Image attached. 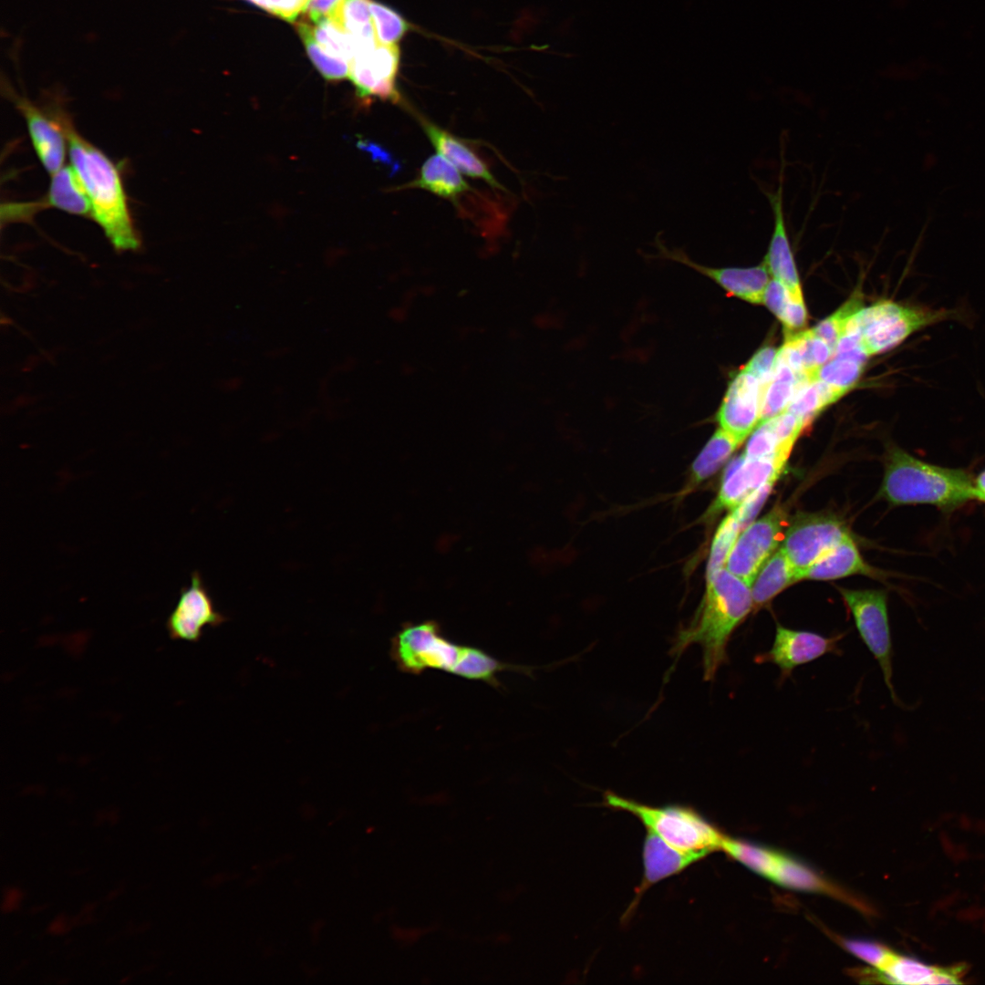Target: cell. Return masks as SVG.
I'll use <instances>...</instances> for the list:
<instances>
[{
    "instance_id": "7a4b0ae2",
    "label": "cell",
    "mask_w": 985,
    "mask_h": 985,
    "mask_svg": "<svg viewBox=\"0 0 985 985\" xmlns=\"http://www.w3.org/2000/svg\"><path fill=\"white\" fill-rule=\"evenodd\" d=\"M753 610L751 586L726 568L707 578L706 592L691 620L676 634L670 648L674 663L691 645L702 652L703 679H714L729 661L728 644Z\"/></svg>"
},
{
    "instance_id": "b9f144b4",
    "label": "cell",
    "mask_w": 985,
    "mask_h": 985,
    "mask_svg": "<svg viewBox=\"0 0 985 985\" xmlns=\"http://www.w3.org/2000/svg\"><path fill=\"white\" fill-rule=\"evenodd\" d=\"M779 319L788 331L804 327L807 322V312L804 299L792 298Z\"/></svg>"
},
{
    "instance_id": "d4e9b609",
    "label": "cell",
    "mask_w": 985,
    "mask_h": 985,
    "mask_svg": "<svg viewBox=\"0 0 985 985\" xmlns=\"http://www.w3.org/2000/svg\"><path fill=\"white\" fill-rule=\"evenodd\" d=\"M802 382L788 365L777 358L771 379L761 387L759 423L783 412Z\"/></svg>"
},
{
    "instance_id": "7402d4cb",
    "label": "cell",
    "mask_w": 985,
    "mask_h": 985,
    "mask_svg": "<svg viewBox=\"0 0 985 985\" xmlns=\"http://www.w3.org/2000/svg\"><path fill=\"white\" fill-rule=\"evenodd\" d=\"M399 188L422 189L455 203L461 195L471 190L460 171L439 153L423 162L415 180Z\"/></svg>"
},
{
    "instance_id": "ac0fdd59",
    "label": "cell",
    "mask_w": 985,
    "mask_h": 985,
    "mask_svg": "<svg viewBox=\"0 0 985 985\" xmlns=\"http://www.w3.org/2000/svg\"><path fill=\"white\" fill-rule=\"evenodd\" d=\"M767 197L772 211L773 228L762 262L770 275L784 285L793 299H803L798 271L788 236L782 184L774 192L767 193Z\"/></svg>"
},
{
    "instance_id": "4fadbf2b",
    "label": "cell",
    "mask_w": 985,
    "mask_h": 985,
    "mask_svg": "<svg viewBox=\"0 0 985 985\" xmlns=\"http://www.w3.org/2000/svg\"><path fill=\"white\" fill-rule=\"evenodd\" d=\"M788 460L783 458L751 459L742 453L734 458L725 470L715 502L708 516L723 510H733L752 493L769 483H775Z\"/></svg>"
},
{
    "instance_id": "d6986e66",
    "label": "cell",
    "mask_w": 985,
    "mask_h": 985,
    "mask_svg": "<svg viewBox=\"0 0 985 985\" xmlns=\"http://www.w3.org/2000/svg\"><path fill=\"white\" fill-rule=\"evenodd\" d=\"M707 855L708 854L703 852L676 848L648 830L643 845V879L637 891L636 899H639L652 885L682 872Z\"/></svg>"
},
{
    "instance_id": "f6af8a7d",
    "label": "cell",
    "mask_w": 985,
    "mask_h": 985,
    "mask_svg": "<svg viewBox=\"0 0 985 985\" xmlns=\"http://www.w3.org/2000/svg\"><path fill=\"white\" fill-rule=\"evenodd\" d=\"M956 970L937 969L928 981V984H956L959 983Z\"/></svg>"
},
{
    "instance_id": "30bf717a",
    "label": "cell",
    "mask_w": 985,
    "mask_h": 985,
    "mask_svg": "<svg viewBox=\"0 0 985 985\" xmlns=\"http://www.w3.org/2000/svg\"><path fill=\"white\" fill-rule=\"evenodd\" d=\"M844 634L825 637L807 630H797L777 624L772 647L754 657L758 664L770 663L778 667L780 679L789 678L794 669L812 662L826 654L839 655V643Z\"/></svg>"
},
{
    "instance_id": "f35d334b",
    "label": "cell",
    "mask_w": 985,
    "mask_h": 985,
    "mask_svg": "<svg viewBox=\"0 0 985 985\" xmlns=\"http://www.w3.org/2000/svg\"><path fill=\"white\" fill-rule=\"evenodd\" d=\"M778 350L771 346L763 347L758 350L743 368L744 370L753 375L762 387L772 378Z\"/></svg>"
},
{
    "instance_id": "5b68a950",
    "label": "cell",
    "mask_w": 985,
    "mask_h": 985,
    "mask_svg": "<svg viewBox=\"0 0 985 985\" xmlns=\"http://www.w3.org/2000/svg\"><path fill=\"white\" fill-rule=\"evenodd\" d=\"M948 320H962V313L885 300L862 307L849 318L844 330L860 333L863 347L871 356L890 350L912 334Z\"/></svg>"
},
{
    "instance_id": "f546056e",
    "label": "cell",
    "mask_w": 985,
    "mask_h": 985,
    "mask_svg": "<svg viewBox=\"0 0 985 985\" xmlns=\"http://www.w3.org/2000/svg\"><path fill=\"white\" fill-rule=\"evenodd\" d=\"M296 27L309 58L326 79L340 80L348 77L349 62L332 56L321 47L314 38L312 26L298 23Z\"/></svg>"
},
{
    "instance_id": "6da1fadb",
    "label": "cell",
    "mask_w": 985,
    "mask_h": 985,
    "mask_svg": "<svg viewBox=\"0 0 985 985\" xmlns=\"http://www.w3.org/2000/svg\"><path fill=\"white\" fill-rule=\"evenodd\" d=\"M48 110L67 138L70 165L90 201L92 219L116 251L140 249V239L130 215L118 167L78 132L71 117L61 107L55 105Z\"/></svg>"
},
{
    "instance_id": "7bdbcfd3",
    "label": "cell",
    "mask_w": 985,
    "mask_h": 985,
    "mask_svg": "<svg viewBox=\"0 0 985 985\" xmlns=\"http://www.w3.org/2000/svg\"><path fill=\"white\" fill-rule=\"evenodd\" d=\"M358 146L371 155L372 161H378L390 169V173H395L399 169V163L393 155L382 146L368 140H359Z\"/></svg>"
},
{
    "instance_id": "8d00e7d4",
    "label": "cell",
    "mask_w": 985,
    "mask_h": 985,
    "mask_svg": "<svg viewBox=\"0 0 985 985\" xmlns=\"http://www.w3.org/2000/svg\"><path fill=\"white\" fill-rule=\"evenodd\" d=\"M861 308V299L853 297L833 315L817 324L812 330L818 337L823 339L833 350V353H835L836 344L847 321Z\"/></svg>"
},
{
    "instance_id": "c3c4849f",
    "label": "cell",
    "mask_w": 985,
    "mask_h": 985,
    "mask_svg": "<svg viewBox=\"0 0 985 985\" xmlns=\"http://www.w3.org/2000/svg\"><path fill=\"white\" fill-rule=\"evenodd\" d=\"M309 1V0H308Z\"/></svg>"
},
{
    "instance_id": "5bb4252c",
    "label": "cell",
    "mask_w": 985,
    "mask_h": 985,
    "mask_svg": "<svg viewBox=\"0 0 985 985\" xmlns=\"http://www.w3.org/2000/svg\"><path fill=\"white\" fill-rule=\"evenodd\" d=\"M399 57L398 45L378 44L373 49L352 59L348 78L357 96L365 103L373 98L399 102L401 98L396 86Z\"/></svg>"
},
{
    "instance_id": "4316f807",
    "label": "cell",
    "mask_w": 985,
    "mask_h": 985,
    "mask_svg": "<svg viewBox=\"0 0 985 985\" xmlns=\"http://www.w3.org/2000/svg\"><path fill=\"white\" fill-rule=\"evenodd\" d=\"M741 443L742 441L719 428L691 465L690 488L700 484L718 472Z\"/></svg>"
},
{
    "instance_id": "484cf974",
    "label": "cell",
    "mask_w": 985,
    "mask_h": 985,
    "mask_svg": "<svg viewBox=\"0 0 985 985\" xmlns=\"http://www.w3.org/2000/svg\"><path fill=\"white\" fill-rule=\"evenodd\" d=\"M768 879L783 886L801 891L839 896L838 890L802 862L778 853Z\"/></svg>"
},
{
    "instance_id": "8992f818",
    "label": "cell",
    "mask_w": 985,
    "mask_h": 985,
    "mask_svg": "<svg viewBox=\"0 0 985 985\" xmlns=\"http://www.w3.org/2000/svg\"><path fill=\"white\" fill-rule=\"evenodd\" d=\"M604 804L632 814L648 830L680 850L709 855L721 849L725 835L693 808L683 805L651 806L612 792L605 793Z\"/></svg>"
},
{
    "instance_id": "ee69618b",
    "label": "cell",
    "mask_w": 985,
    "mask_h": 985,
    "mask_svg": "<svg viewBox=\"0 0 985 985\" xmlns=\"http://www.w3.org/2000/svg\"><path fill=\"white\" fill-rule=\"evenodd\" d=\"M342 0H309L304 12L309 19L316 24L321 20L329 18Z\"/></svg>"
},
{
    "instance_id": "e0dca14e",
    "label": "cell",
    "mask_w": 985,
    "mask_h": 985,
    "mask_svg": "<svg viewBox=\"0 0 985 985\" xmlns=\"http://www.w3.org/2000/svg\"><path fill=\"white\" fill-rule=\"evenodd\" d=\"M16 109L24 117L34 150L45 170L54 174L64 166L67 138L48 109H42L26 98L13 95Z\"/></svg>"
},
{
    "instance_id": "60d3db41",
    "label": "cell",
    "mask_w": 985,
    "mask_h": 985,
    "mask_svg": "<svg viewBox=\"0 0 985 985\" xmlns=\"http://www.w3.org/2000/svg\"><path fill=\"white\" fill-rule=\"evenodd\" d=\"M793 297L788 289L776 279L769 281L763 297V303L779 318Z\"/></svg>"
},
{
    "instance_id": "d6a6232c",
    "label": "cell",
    "mask_w": 985,
    "mask_h": 985,
    "mask_svg": "<svg viewBox=\"0 0 985 985\" xmlns=\"http://www.w3.org/2000/svg\"><path fill=\"white\" fill-rule=\"evenodd\" d=\"M793 447L781 439L768 420L757 425L742 454L751 459L783 458L788 460Z\"/></svg>"
},
{
    "instance_id": "52a82bcc",
    "label": "cell",
    "mask_w": 985,
    "mask_h": 985,
    "mask_svg": "<svg viewBox=\"0 0 985 985\" xmlns=\"http://www.w3.org/2000/svg\"><path fill=\"white\" fill-rule=\"evenodd\" d=\"M852 614L864 644L876 659L892 700L901 704L892 682L893 648L887 612V595L884 590H855L838 587Z\"/></svg>"
},
{
    "instance_id": "bcb514c9",
    "label": "cell",
    "mask_w": 985,
    "mask_h": 985,
    "mask_svg": "<svg viewBox=\"0 0 985 985\" xmlns=\"http://www.w3.org/2000/svg\"><path fill=\"white\" fill-rule=\"evenodd\" d=\"M973 493L975 501L985 503V469L973 476Z\"/></svg>"
},
{
    "instance_id": "44dd1931",
    "label": "cell",
    "mask_w": 985,
    "mask_h": 985,
    "mask_svg": "<svg viewBox=\"0 0 985 985\" xmlns=\"http://www.w3.org/2000/svg\"><path fill=\"white\" fill-rule=\"evenodd\" d=\"M857 574L875 575L876 571L863 559L849 534L804 570L801 580H834Z\"/></svg>"
},
{
    "instance_id": "8fae6325",
    "label": "cell",
    "mask_w": 985,
    "mask_h": 985,
    "mask_svg": "<svg viewBox=\"0 0 985 985\" xmlns=\"http://www.w3.org/2000/svg\"><path fill=\"white\" fill-rule=\"evenodd\" d=\"M54 208L69 214L92 218V209L88 194L72 166H63L52 174L49 188L36 201L14 202L2 205V223L25 222L43 210Z\"/></svg>"
},
{
    "instance_id": "1f68e13d",
    "label": "cell",
    "mask_w": 985,
    "mask_h": 985,
    "mask_svg": "<svg viewBox=\"0 0 985 985\" xmlns=\"http://www.w3.org/2000/svg\"><path fill=\"white\" fill-rule=\"evenodd\" d=\"M743 527L731 511L720 524L710 545L707 578L725 568L730 553Z\"/></svg>"
},
{
    "instance_id": "74e56055",
    "label": "cell",
    "mask_w": 985,
    "mask_h": 985,
    "mask_svg": "<svg viewBox=\"0 0 985 985\" xmlns=\"http://www.w3.org/2000/svg\"><path fill=\"white\" fill-rule=\"evenodd\" d=\"M844 946L853 955L877 970L881 969L895 954L881 944L863 939H847L844 941Z\"/></svg>"
},
{
    "instance_id": "ba28073f",
    "label": "cell",
    "mask_w": 985,
    "mask_h": 985,
    "mask_svg": "<svg viewBox=\"0 0 985 985\" xmlns=\"http://www.w3.org/2000/svg\"><path fill=\"white\" fill-rule=\"evenodd\" d=\"M850 534L839 518L827 513H801L783 533L780 548L799 574Z\"/></svg>"
},
{
    "instance_id": "603a6c76",
    "label": "cell",
    "mask_w": 985,
    "mask_h": 985,
    "mask_svg": "<svg viewBox=\"0 0 985 985\" xmlns=\"http://www.w3.org/2000/svg\"><path fill=\"white\" fill-rule=\"evenodd\" d=\"M800 581L799 574L779 548L757 572L751 584L753 611L769 604L778 594Z\"/></svg>"
},
{
    "instance_id": "ab89813d",
    "label": "cell",
    "mask_w": 985,
    "mask_h": 985,
    "mask_svg": "<svg viewBox=\"0 0 985 985\" xmlns=\"http://www.w3.org/2000/svg\"><path fill=\"white\" fill-rule=\"evenodd\" d=\"M286 21H294L305 11L308 0H246Z\"/></svg>"
},
{
    "instance_id": "836d02e7",
    "label": "cell",
    "mask_w": 985,
    "mask_h": 985,
    "mask_svg": "<svg viewBox=\"0 0 985 985\" xmlns=\"http://www.w3.org/2000/svg\"><path fill=\"white\" fill-rule=\"evenodd\" d=\"M938 968L927 965L916 959L894 954L879 969L880 977L891 983L928 984Z\"/></svg>"
},
{
    "instance_id": "9c48e42d",
    "label": "cell",
    "mask_w": 985,
    "mask_h": 985,
    "mask_svg": "<svg viewBox=\"0 0 985 985\" xmlns=\"http://www.w3.org/2000/svg\"><path fill=\"white\" fill-rule=\"evenodd\" d=\"M785 517L783 508L775 506L742 529L725 568L751 586L762 565L779 548Z\"/></svg>"
},
{
    "instance_id": "9a60e30c",
    "label": "cell",
    "mask_w": 985,
    "mask_h": 985,
    "mask_svg": "<svg viewBox=\"0 0 985 985\" xmlns=\"http://www.w3.org/2000/svg\"><path fill=\"white\" fill-rule=\"evenodd\" d=\"M226 619L215 609L199 572L194 571L190 586L180 591L176 606L166 621V628L172 639L197 642L204 627H215Z\"/></svg>"
},
{
    "instance_id": "4dcf8cb0",
    "label": "cell",
    "mask_w": 985,
    "mask_h": 985,
    "mask_svg": "<svg viewBox=\"0 0 985 985\" xmlns=\"http://www.w3.org/2000/svg\"><path fill=\"white\" fill-rule=\"evenodd\" d=\"M312 33L318 45L332 56L350 63L358 54L354 37L329 18L316 23Z\"/></svg>"
},
{
    "instance_id": "f1b7e54d",
    "label": "cell",
    "mask_w": 985,
    "mask_h": 985,
    "mask_svg": "<svg viewBox=\"0 0 985 985\" xmlns=\"http://www.w3.org/2000/svg\"><path fill=\"white\" fill-rule=\"evenodd\" d=\"M734 860L760 876L768 878L778 853L741 840L725 836L721 849Z\"/></svg>"
},
{
    "instance_id": "2e32d148",
    "label": "cell",
    "mask_w": 985,
    "mask_h": 985,
    "mask_svg": "<svg viewBox=\"0 0 985 985\" xmlns=\"http://www.w3.org/2000/svg\"><path fill=\"white\" fill-rule=\"evenodd\" d=\"M760 411V383L742 368L730 381L717 411L719 428L743 442L759 424Z\"/></svg>"
},
{
    "instance_id": "277c9868",
    "label": "cell",
    "mask_w": 985,
    "mask_h": 985,
    "mask_svg": "<svg viewBox=\"0 0 985 985\" xmlns=\"http://www.w3.org/2000/svg\"><path fill=\"white\" fill-rule=\"evenodd\" d=\"M391 656L408 673L438 669L488 683H495L498 673L510 668L481 648L450 640L430 620L403 627L392 639Z\"/></svg>"
},
{
    "instance_id": "3957f363",
    "label": "cell",
    "mask_w": 985,
    "mask_h": 985,
    "mask_svg": "<svg viewBox=\"0 0 985 985\" xmlns=\"http://www.w3.org/2000/svg\"><path fill=\"white\" fill-rule=\"evenodd\" d=\"M880 496L892 505H930L952 513L970 501L973 475L962 468L939 466L891 446L884 461Z\"/></svg>"
},
{
    "instance_id": "7c38bea8",
    "label": "cell",
    "mask_w": 985,
    "mask_h": 985,
    "mask_svg": "<svg viewBox=\"0 0 985 985\" xmlns=\"http://www.w3.org/2000/svg\"><path fill=\"white\" fill-rule=\"evenodd\" d=\"M658 253L656 257L684 264L709 277L721 286L729 296H736L752 304H762L769 283L766 264L752 267H711L698 264L680 248H670L658 233L654 240Z\"/></svg>"
},
{
    "instance_id": "d590c367",
    "label": "cell",
    "mask_w": 985,
    "mask_h": 985,
    "mask_svg": "<svg viewBox=\"0 0 985 985\" xmlns=\"http://www.w3.org/2000/svg\"><path fill=\"white\" fill-rule=\"evenodd\" d=\"M864 365L865 363L850 358H834L817 370L814 379L824 381L845 393L858 380Z\"/></svg>"
},
{
    "instance_id": "ffe728a7",
    "label": "cell",
    "mask_w": 985,
    "mask_h": 985,
    "mask_svg": "<svg viewBox=\"0 0 985 985\" xmlns=\"http://www.w3.org/2000/svg\"><path fill=\"white\" fill-rule=\"evenodd\" d=\"M419 121L437 152L460 171L471 178L482 180L492 187L503 189L487 164L467 143L423 117H419Z\"/></svg>"
},
{
    "instance_id": "e575fe53",
    "label": "cell",
    "mask_w": 985,
    "mask_h": 985,
    "mask_svg": "<svg viewBox=\"0 0 985 985\" xmlns=\"http://www.w3.org/2000/svg\"><path fill=\"white\" fill-rule=\"evenodd\" d=\"M369 9L378 44L397 45L409 31L408 22L390 7L370 0Z\"/></svg>"
},
{
    "instance_id": "83f0119b",
    "label": "cell",
    "mask_w": 985,
    "mask_h": 985,
    "mask_svg": "<svg viewBox=\"0 0 985 985\" xmlns=\"http://www.w3.org/2000/svg\"><path fill=\"white\" fill-rule=\"evenodd\" d=\"M844 391L818 379L802 382L790 400L786 411L808 425L825 407L836 401Z\"/></svg>"
},
{
    "instance_id": "7dc6e473",
    "label": "cell",
    "mask_w": 985,
    "mask_h": 985,
    "mask_svg": "<svg viewBox=\"0 0 985 985\" xmlns=\"http://www.w3.org/2000/svg\"><path fill=\"white\" fill-rule=\"evenodd\" d=\"M241 386H242V379L240 378L230 377V378H227L226 380L223 381V389L226 392H233V391H235V390L239 389L241 388Z\"/></svg>"
},
{
    "instance_id": "cb8c5ba5",
    "label": "cell",
    "mask_w": 985,
    "mask_h": 985,
    "mask_svg": "<svg viewBox=\"0 0 985 985\" xmlns=\"http://www.w3.org/2000/svg\"><path fill=\"white\" fill-rule=\"evenodd\" d=\"M370 0H342L329 19L350 34L358 47V55L373 49L378 44L369 9Z\"/></svg>"
}]
</instances>
